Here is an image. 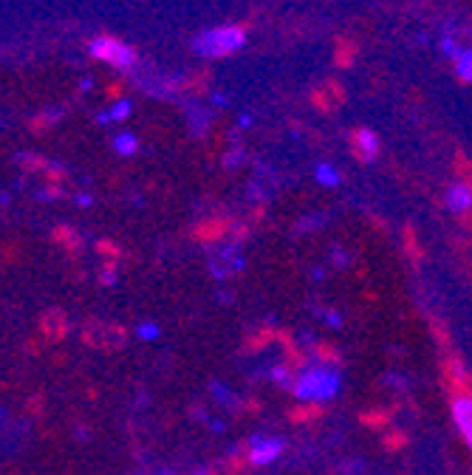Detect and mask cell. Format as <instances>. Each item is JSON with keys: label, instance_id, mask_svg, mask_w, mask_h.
I'll return each instance as SVG.
<instances>
[{"label": "cell", "instance_id": "6da1fadb", "mask_svg": "<svg viewBox=\"0 0 472 475\" xmlns=\"http://www.w3.org/2000/svg\"><path fill=\"white\" fill-rule=\"evenodd\" d=\"M342 376L331 365H311L294 382V396L300 402H328L340 393Z\"/></svg>", "mask_w": 472, "mask_h": 475}, {"label": "cell", "instance_id": "7a4b0ae2", "mask_svg": "<svg viewBox=\"0 0 472 475\" xmlns=\"http://www.w3.org/2000/svg\"><path fill=\"white\" fill-rule=\"evenodd\" d=\"M244 46H247V29H241V26H215V29L195 35V40H192V51L206 60L229 57L235 51H241Z\"/></svg>", "mask_w": 472, "mask_h": 475}, {"label": "cell", "instance_id": "3957f363", "mask_svg": "<svg viewBox=\"0 0 472 475\" xmlns=\"http://www.w3.org/2000/svg\"><path fill=\"white\" fill-rule=\"evenodd\" d=\"M88 51L97 60H102V63H108V66H113L119 71H128V68L136 66V51L128 43L116 40V37H97V40H91Z\"/></svg>", "mask_w": 472, "mask_h": 475}, {"label": "cell", "instance_id": "277c9868", "mask_svg": "<svg viewBox=\"0 0 472 475\" xmlns=\"http://www.w3.org/2000/svg\"><path fill=\"white\" fill-rule=\"evenodd\" d=\"M249 461L252 464H258V467H266V464H272V461H278L280 458V452H283V438H278V436H252V441H249Z\"/></svg>", "mask_w": 472, "mask_h": 475}, {"label": "cell", "instance_id": "5b68a950", "mask_svg": "<svg viewBox=\"0 0 472 475\" xmlns=\"http://www.w3.org/2000/svg\"><path fill=\"white\" fill-rule=\"evenodd\" d=\"M82 337H85V343L102 345V348H111V345L122 343V331L116 326H105V323H88L82 328Z\"/></svg>", "mask_w": 472, "mask_h": 475}, {"label": "cell", "instance_id": "8992f818", "mask_svg": "<svg viewBox=\"0 0 472 475\" xmlns=\"http://www.w3.org/2000/svg\"><path fill=\"white\" fill-rule=\"evenodd\" d=\"M444 201H447V209H449V212L461 215V212L472 209V187L464 184V181H452V184L447 187V192H444Z\"/></svg>", "mask_w": 472, "mask_h": 475}, {"label": "cell", "instance_id": "52a82bcc", "mask_svg": "<svg viewBox=\"0 0 472 475\" xmlns=\"http://www.w3.org/2000/svg\"><path fill=\"white\" fill-rule=\"evenodd\" d=\"M452 419H455L464 441L472 447V396H455L452 399Z\"/></svg>", "mask_w": 472, "mask_h": 475}, {"label": "cell", "instance_id": "ba28073f", "mask_svg": "<svg viewBox=\"0 0 472 475\" xmlns=\"http://www.w3.org/2000/svg\"><path fill=\"white\" fill-rule=\"evenodd\" d=\"M66 328H68V320H66V314L57 311V309H51V311H46V314L40 317V331H43V337L51 340V343L63 340V337H66Z\"/></svg>", "mask_w": 472, "mask_h": 475}, {"label": "cell", "instance_id": "9c48e42d", "mask_svg": "<svg viewBox=\"0 0 472 475\" xmlns=\"http://www.w3.org/2000/svg\"><path fill=\"white\" fill-rule=\"evenodd\" d=\"M354 147H356V153L365 159V161H373L376 156H379V136L373 133V130H368V128H359V130H354Z\"/></svg>", "mask_w": 472, "mask_h": 475}, {"label": "cell", "instance_id": "30bf717a", "mask_svg": "<svg viewBox=\"0 0 472 475\" xmlns=\"http://www.w3.org/2000/svg\"><path fill=\"white\" fill-rule=\"evenodd\" d=\"M314 178L323 184V187H337L340 184V170L334 167V164H328V161H320L317 167H314Z\"/></svg>", "mask_w": 472, "mask_h": 475}, {"label": "cell", "instance_id": "8fae6325", "mask_svg": "<svg viewBox=\"0 0 472 475\" xmlns=\"http://www.w3.org/2000/svg\"><path fill=\"white\" fill-rule=\"evenodd\" d=\"M455 74L464 80V82H472V46L469 49H461L455 54Z\"/></svg>", "mask_w": 472, "mask_h": 475}, {"label": "cell", "instance_id": "7c38bea8", "mask_svg": "<svg viewBox=\"0 0 472 475\" xmlns=\"http://www.w3.org/2000/svg\"><path fill=\"white\" fill-rule=\"evenodd\" d=\"M113 150H116L119 156H133V153L139 150V139H136L133 133H116V136H113Z\"/></svg>", "mask_w": 472, "mask_h": 475}, {"label": "cell", "instance_id": "4fadbf2b", "mask_svg": "<svg viewBox=\"0 0 472 475\" xmlns=\"http://www.w3.org/2000/svg\"><path fill=\"white\" fill-rule=\"evenodd\" d=\"M130 111H133V102H130V99H119L116 105H111V119H113V122H122V119L130 116Z\"/></svg>", "mask_w": 472, "mask_h": 475}, {"label": "cell", "instance_id": "5bb4252c", "mask_svg": "<svg viewBox=\"0 0 472 475\" xmlns=\"http://www.w3.org/2000/svg\"><path fill=\"white\" fill-rule=\"evenodd\" d=\"M441 51H444L447 57H452V60H455V54H458L461 49L455 46V40H452V37H444V40H441Z\"/></svg>", "mask_w": 472, "mask_h": 475}, {"label": "cell", "instance_id": "9a60e30c", "mask_svg": "<svg viewBox=\"0 0 472 475\" xmlns=\"http://www.w3.org/2000/svg\"><path fill=\"white\" fill-rule=\"evenodd\" d=\"M139 337H142V340H153V337H159V326H142V328H139Z\"/></svg>", "mask_w": 472, "mask_h": 475}, {"label": "cell", "instance_id": "2e32d148", "mask_svg": "<svg viewBox=\"0 0 472 475\" xmlns=\"http://www.w3.org/2000/svg\"><path fill=\"white\" fill-rule=\"evenodd\" d=\"M97 122H99V125H111V122H113V119H111V111H99Z\"/></svg>", "mask_w": 472, "mask_h": 475}]
</instances>
